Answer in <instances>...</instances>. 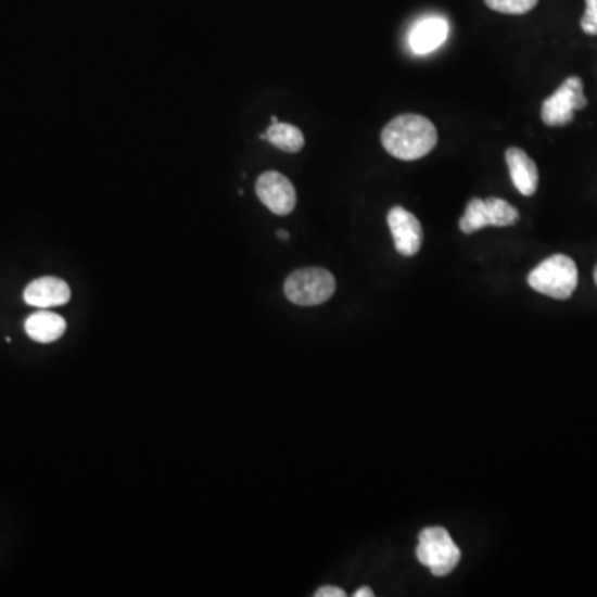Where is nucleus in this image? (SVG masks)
Segmentation results:
<instances>
[{"label": "nucleus", "instance_id": "1", "mask_svg": "<svg viewBox=\"0 0 597 597\" xmlns=\"http://www.w3.org/2000/svg\"><path fill=\"white\" fill-rule=\"evenodd\" d=\"M439 141L435 125L422 115L397 116L382 130L386 152L402 162H415L429 155Z\"/></svg>", "mask_w": 597, "mask_h": 597}, {"label": "nucleus", "instance_id": "3", "mask_svg": "<svg viewBox=\"0 0 597 597\" xmlns=\"http://www.w3.org/2000/svg\"><path fill=\"white\" fill-rule=\"evenodd\" d=\"M417 559L433 576L445 577L457 568L461 551L445 528H425L418 536Z\"/></svg>", "mask_w": 597, "mask_h": 597}, {"label": "nucleus", "instance_id": "13", "mask_svg": "<svg viewBox=\"0 0 597 597\" xmlns=\"http://www.w3.org/2000/svg\"><path fill=\"white\" fill-rule=\"evenodd\" d=\"M486 226H492V218H490L486 201L473 198L468 203L467 213L460 219L461 232L473 234V232L480 231V229L486 228Z\"/></svg>", "mask_w": 597, "mask_h": 597}, {"label": "nucleus", "instance_id": "4", "mask_svg": "<svg viewBox=\"0 0 597 597\" xmlns=\"http://www.w3.org/2000/svg\"><path fill=\"white\" fill-rule=\"evenodd\" d=\"M284 292L297 306H319L334 295L335 278L322 267H304L285 279Z\"/></svg>", "mask_w": 597, "mask_h": 597}, {"label": "nucleus", "instance_id": "10", "mask_svg": "<svg viewBox=\"0 0 597 597\" xmlns=\"http://www.w3.org/2000/svg\"><path fill=\"white\" fill-rule=\"evenodd\" d=\"M506 163L510 168L511 181H513L515 188L524 196H533L537 190V181H539L536 163L526 155L524 150L517 147L508 148Z\"/></svg>", "mask_w": 597, "mask_h": 597}, {"label": "nucleus", "instance_id": "19", "mask_svg": "<svg viewBox=\"0 0 597 597\" xmlns=\"http://www.w3.org/2000/svg\"><path fill=\"white\" fill-rule=\"evenodd\" d=\"M278 238L284 239V241H288L291 236H289L288 231H284V229H279L278 231Z\"/></svg>", "mask_w": 597, "mask_h": 597}, {"label": "nucleus", "instance_id": "6", "mask_svg": "<svg viewBox=\"0 0 597 597\" xmlns=\"http://www.w3.org/2000/svg\"><path fill=\"white\" fill-rule=\"evenodd\" d=\"M256 194L261 203L269 207L275 215L288 216L294 212L297 194L294 185L281 173H263L257 179Z\"/></svg>", "mask_w": 597, "mask_h": 597}, {"label": "nucleus", "instance_id": "21", "mask_svg": "<svg viewBox=\"0 0 597 597\" xmlns=\"http://www.w3.org/2000/svg\"><path fill=\"white\" fill-rule=\"evenodd\" d=\"M594 281H596V285H597V266H596V269H594Z\"/></svg>", "mask_w": 597, "mask_h": 597}, {"label": "nucleus", "instance_id": "14", "mask_svg": "<svg viewBox=\"0 0 597 597\" xmlns=\"http://www.w3.org/2000/svg\"><path fill=\"white\" fill-rule=\"evenodd\" d=\"M486 206H488L490 218H492V226L496 228H503V226H511L520 218L517 207L511 206L510 203H506L505 200L499 198H488Z\"/></svg>", "mask_w": 597, "mask_h": 597}, {"label": "nucleus", "instance_id": "7", "mask_svg": "<svg viewBox=\"0 0 597 597\" xmlns=\"http://www.w3.org/2000/svg\"><path fill=\"white\" fill-rule=\"evenodd\" d=\"M386 221H389V228L394 236L397 253L405 257L415 256L422 247L423 241L420 221L402 206L392 207L386 216Z\"/></svg>", "mask_w": 597, "mask_h": 597}, {"label": "nucleus", "instance_id": "20", "mask_svg": "<svg viewBox=\"0 0 597 597\" xmlns=\"http://www.w3.org/2000/svg\"><path fill=\"white\" fill-rule=\"evenodd\" d=\"M272 124H278L279 119L278 116H271Z\"/></svg>", "mask_w": 597, "mask_h": 597}, {"label": "nucleus", "instance_id": "18", "mask_svg": "<svg viewBox=\"0 0 597 597\" xmlns=\"http://www.w3.org/2000/svg\"><path fill=\"white\" fill-rule=\"evenodd\" d=\"M354 597H373V590L370 587H360L355 590Z\"/></svg>", "mask_w": 597, "mask_h": 597}, {"label": "nucleus", "instance_id": "15", "mask_svg": "<svg viewBox=\"0 0 597 597\" xmlns=\"http://www.w3.org/2000/svg\"><path fill=\"white\" fill-rule=\"evenodd\" d=\"M492 11L508 15H523L536 8L537 0H485Z\"/></svg>", "mask_w": 597, "mask_h": 597}, {"label": "nucleus", "instance_id": "9", "mask_svg": "<svg viewBox=\"0 0 597 597\" xmlns=\"http://www.w3.org/2000/svg\"><path fill=\"white\" fill-rule=\"evenodd\" d=\"M448 34H450V25L445 18H423L411 28L408 43L415 55H429L446 42Z\"/></svg>", "mask_w": 597, "mask_h": 597}, {"label": "nucleus", "instance_id": "12", "mask_svg": "<svg viewBox=\"0 0 597 597\" xmlns=\"http://www.w3.org/2000/svg\"><path fill=\"white\" fill-rule=\"evenodd\" d=\"M266 140L271 141L276 148L285 153H298L303 150L306 140H304L303 131L291 124H272L267 128Z\"/></svg>", "mask_w": 597, "mask_h": 597}, {"label": "nucleus", "instance_id": "8", "mask_svg": "<svg viewBox=\"0 0 597 597\" xmlns=\"http://www.w3.org/2000/svg\"><path fill=\"white\" fill-rule=\"evenodd\" d=\"M71 295L67 282L52 276L36 279L24 291L25 303L39 309L64 306L71 301Z\"/></svg>", "mask_w": 597, "mask_h": 597}, {"label": "nucleus", "instance_id": "16", "mask_svg": "<svg viewBox=\"0 0 597 597\" xmlns=\"http://www.w3.org/2000/svg\"><path fill=\"white\" fill-rule=\"evenodd\" d=\"M581 28L587 36H597V0H586V12L581 18Z\"/></svg>", "mask_w": 597, "mask_h": 597}, {"label": "nucleus", "instance_id": "11", "mask_svg": "<svg viewBox=\"0 0 597 597\" xmlns=\"http://www.w3.org/2000/svg\"><path fill=\"white\" fill-rule=\"evenodd\" d=\"M24 327L28 338L40 342V344L59 341L67 331V322H65L64 317L55 313H49L46 309L28 316Z\"/></svg>", "mask_w": 597, "mask_h": 597}, {"label": "nucleus", "instance_id": "17", "mask_svg": "<svg viewBox=\"0 0 597 597\" xmlns=\"http://www.w3.org/2000/svg\"><path fill=\"white\" fill-rule=\"evenodd\" d=\"M316 597H345V590L335 586H323L316 590Z\"/></svg>", "mask_w": 597, "mask_h": 597}, {"label": "nucleus", "instance_id": "5", "mask_svg": "<svg viewBox=\"0 0 597 597\" xmlns=\"http://www.w3.org/2000/svg\"><path fill=\"white\" fill-rule=\"evenodd\" d=\"M586 105L583 80L580 77L566 78L564 84L543 103L542 118L548 127H564L573 122L574 112Z\"/></svg>", "mask_w": 597, "mask_h": 597}, {"label": "nucleus", "instance_id": "2", "mask_svg": "<svg viewBox=\"0 0 597 597\" xmlns=\"http://www.w3.org/2000/svg\"><path fill=\"white\" fill-rule=\"evenodd\" d=\"M531 289L548 297L570 298L577 288V266L570 256L555 254L534 267L528 276Z\"/></svg>", "mask_w": 597, "mask_h": 597}]
</instances>
